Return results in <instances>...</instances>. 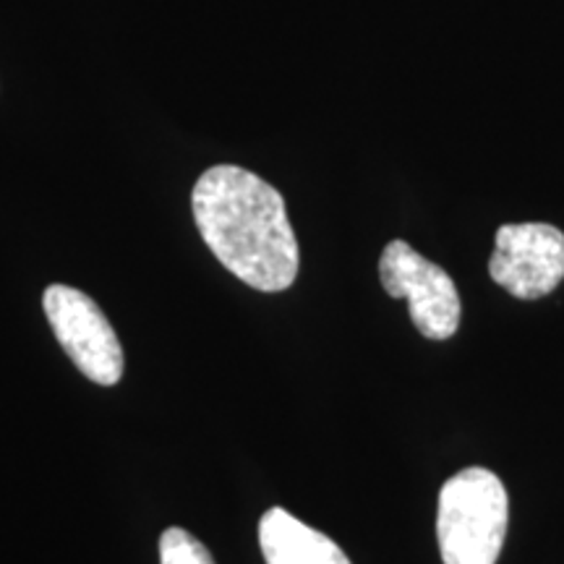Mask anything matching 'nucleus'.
<instances>
[{
  "label": "nucleus",
  "mask_w": 564,
  "mask_h": 564,
  "mask_svg": "<svg viewBox=\"0 0 564 564\" xmlns=\"http://www.w3.org/2000/svg\"><path fill=\"white\" fill-rule=\"evenodd\" d=\"M194 223L225 270L262 293L299 278V241L285 199L272 183L238 165H215L192 192Z\"/></svg>",
  "instance_id": "obj_1"
},
{
  "label": "nucleus",
  "mask_w": 564,
  "mask_h": 564,
  "mask_svg": "<svg viewBox=\"0 0 564 564\" xmlns=\"http://www.w3.org/2000/svg\"><path fill=\"white\" fill-rule=\"evenodd\" d=\"M510 499L497 474L465 468L440 491L436 539L444 564H497L502 554Z\"/></svg>",
  "instance_id": "obj_2"
},
{
  "label": "nucleus",
  "mask_w": 564,
  "mask_h": 564,
  "mask_svg": "<svg viewBox=\"0 0 564 564\" xmlns=\"http://www.w3.org/2000/svg\"><path fill=\"white\" fill-rule=\"evenodd\" d=\"M61 348L89 382L112 387L123 377V348L102 308L87 293L68 285H51L42 295Z\"/></svg>",
  "instance_id": "obj_3"
},
{
  "label": "nucleus",
  "mask_w": 564,
  "mask_h": 564,
  "mask_svg": "<svg viewBox=\"0 0 564 564\" xmlns=\"http://www.w3.org/2000/svg\"><path fill=\"white\" fill-rule=\"evenodd\" d=\"M379 280L392 299H405L415 329L429 340H449L460 327V293L440 264L411 243L390 241L379 259Z\"/></svg>",
  "instance_id": "obj_4"
},
{
  "label": "nucleus",
  "mask_w": 564,
  "mask_h": 564,
  "mask_svg": "<svg viewBox=\"0 0 564 564\" xmlns=\"http://www.w3.org/2000/svg\"><path fill=\"white\" fill-rule=\"evenodd\" d=\"M489 274L514 299H544L564 280V232L546 223L502 225Z\"/></svg>",
  "instance_id": "obj_5"
},
{
  "label": "nucleus",
  "mask_w": 564,
  "mask_h": 564,
  "mask_svg": "<svg viewBox=\"0 0 564 564\" xmlns=\"http://www.w3.org/2000/svg\"><path fill=\"white\" fill-rule=\"evenodd\" d=\"M259 546L267 564H350L329 535H324L282 507L259 520Z\"/></svg>",
  "instance_id": "obj_6"
},
{
  "label": "nucleus",
  "mask_w": 564,
  "mask_h": 564,
  "mask_svg": "<svg viewBox=\"0 0 564 564\" xmlns=\"http://www.w3.org/2000/svg\"><path fill=\"white\" fill-rule=\"evenodd\" d=\"M160 564H215L209 549L183 528H167L160 535Z\"/></svg>",
  "instance_id": "obj_7"
}]
</instances>
